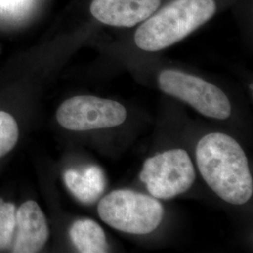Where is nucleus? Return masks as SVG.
<instances>
[{
	"label": "nucleus",
	"mask_w": 253,
	"mask_h": 253,
	"mask_svg": "<svg viewBox=\"0 0 253 253\" xmlns=\"http://www.w3.org/2000/svg\"><path fill=\"white\" fill-rule=\"evenodd\" d=\"M16 228V208L13 204L0 199V250L12 244Z\"/></svg>",
	"instance_id": "obj_11"
},
{
	"label": "nucleus",
	"mask_w": 253,
	"mask_h": 253,
	"mask_svg": "<svg viewBox=\"0 0 253 253\" xmlns=\"http://www.w3.org/2000/svg\"><path fill=\"white\" fill-rule=\"evenodd\" d=\"M161 90L190 104L200 114L219 120L230 118L232 107L226 94L199 76L166 69L158 75Z\"/></svg>",
	"instance_id": "obj_4"
},
{
	"label": "nucleus",
	"mask_w": 253,
	"mask_h": 253,
	"mask_svg": "<svg viewBox=\"0 0 253 253\" xmlns=\"http://www.w3.org/2000/svg\"><path fill=\"white\" fill-rule=\"evenodd\" d=\"M68 189L81 203L89 205L98 199L105 189L104 173L97 166L84 171L69 169L64 173Z\"/></svg>",
	"instance_id": "obj_9"
},
{
	"label": "nucleus",
	"mask_w": 253,
	"mask_h": 253,
	"mask_svg": "<svg viewBox=\"0 0 253 253\" xmlns=\"http://www.w3.org/2000/svg\"><path fill=\"white\" fill-rule=\"evenodd\" d=\"M28 0H0V8L5 11L20 10L24 4H27Z\"/></svg>",
	"instance_id": "obj_13"
},
{
	"label": "nucleus",
	"mask_w": 253,
	"mask_h": 253,
	"mask_svg": "<svg viewBox=\"0 0 253 253\" xmlns=\"http://www.w3.org/2000/svg\"><path fill=\"white\" fill-rule=\"evenodd\" d=\"M195 170L189 154L172 149L145 162L140 179L155 198L170 199L190 189L195 181Z\"/></svg>",
	"instance_id": "obj_5"
},
{
	"label": "nucleus",
	"mask_w": 253,
	"mask_h": 253,
	"mask_svg": "<svg viewBox=\"0 0 253 253\" xmlns=\"http://www.w3.org/2000/svg\"><path fill=\"white\" fill-rule=\"evenodd\" d=\"M70 236L76 249L83 253L108 252V244L102 228L92 219H78L70 229Z\"/></svg>",
	"instance_id": "obj_10"
},
{
	"label": "nucleus",
	"mask_w": 253,
	"mask_h": 253,
	"mask_svg": "<svg viewBox=\"0 0 253 253\" xmlns=\"http://www.w3.org/2000/svg\"><path fill=\"white\" fill-rule=\"evenodd\" d=\"M238 0H168L135 27L138 49L156 53L176 44Z\"/></svg>",
	"instance_id": "obj_1"
},
{
	"label": "nucleus",
	"mask_w": 253,
	"mask_h": 253,
	"mask_svg": "<svg viewBox=\"0 0 253 253\" xmlns=\"http://www.w3.org/2000/svg\"><path fill=\"white\" fill-rule=\"evenodd\" d=\"M49 238L45 215L34 201H27L16 210V228L12 252L35 253L41 252Z\"/></svg>",
	"instance_id": "obj_8"
},
{
	"label": "nucleus",
	"mask_w": 253,
	"mask_h": 253,
	"mask_svg": "<svg viewBox=\"0 0 253 253\" xmlns=\"http://www.w3.org/2000/svg\"><path fill=\"white\" fill-rule=\"evenodd\" d=\"M163 0H90L88 11L97 24L113 28H134L149 18Z\"/></svg>",
	"instance_id": "obj_7"
},
{
	"label": "nucleus",
	"mask_w": 253,
	"mask_h": 253,
	"mask_svg": "<svg viewBox=\"0 0 253 253\" xmlns=\"http://www.w3.org/2000/svg\"><path fill=\"white\" fill-rule=\"evenodd\" d=\"M19 127L9 113L0 111V158L9 153L17 144Z\"/></svg>",
	"instance_id": "obj_12"
},
{
	"label": "nucleus",
	"mask_w": 253,
	"mask_h": 253,
	"mask_svg": "<svg viewBox=\"0 0 253 253\" xmlns=\"http://www.w3.org/2000/svg\"><path fill=\"white\" fill-rule=\"evenodd\" d=\"M98 213L102 221L116 230L146 235L160 226L164 209L154 197L132 190H118L100 200Z\"/></svg>",
	"instance_id": "obj_3"
},
{
	"label": "nucleus",
	"mask_w": 253,
	"mask_h": 253,
	"mask_svg": "<svg viewBox=\"0 0 253 253\" xmlns=\"http://www.w3.org/2000/svg\"><path fill=\"white\" fill-rule=\"evenodd\" d=\"M196 162L203 178L218 197L232 205L252 198L253 180L247 156L231 136L213 132L196 147Z\"/></svg>",
	"instance_id": "obj_2"
},
{
	"label": "nucleus",
	"mask_w": 253,
	"mask_h": 253,
	"mask_svg": "<svg viewBox=\"0 0 253 253\" xmlns=\"http://www.w3.org/2000/svg\"><path fill=\"white\" fill-rule=\"evenodd\" d=\"M126 118V110L122 104L95 96L68 99L56 112L59 125L74 131L119 126Z\"/></svg>",
	"instance_id": "obj_6"
}]
</instances>
